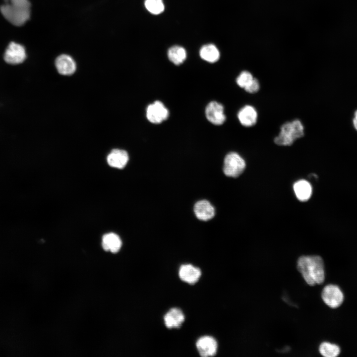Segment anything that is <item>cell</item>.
Wrapping results in <instances>:
<instances>
[{"mask_svg":"<svg viewBox=\"0 0 357 357\" xmlns=\"http://www.w3.org/2000/svg\"><path fill=\"white\" fill-rule=\"evenodd\" d=\"M257 112L256 109L250 105L242 107L238 113V118L241 124L245 127L254 125L257 122Z\"/></svg>","mask_w":357,"mask_h":357,"instance_id":"cell-13","label":"cell"},{"mask_svg":"<svg viewBox=\"0 0 357 357\" xmlns=\"http://www.w3.org/2000/svg\"><path fill=\"white\" fill-rule=\"evenodd\" d=\"M253 78L254 77L250 72L247 71H243L236 78V82L239 87L245 88L251 82Z\"/></svg>","mask_w":357,"mask_h":357,"instance_id":"cell-22","label":"cell"},{"mask_svg":"<svg viewBox=\"0 0 357 357\" xmlns=\"http://www.w3.org/2000/svg\"><path fill=\"white\" fill-rule=\"evenodd\" d=\"M55 65L59 73L63 75L72 74L76 68L73 59L65 54L60 55L57 58Z\"/></svg>","mask_w":357,"mask_h":357,"instance_id":"cell-11","label":"cell"},{"mask_svg":"<svg viewBox=\"0 0 357 357\" xmlns=\"http://www.w3.org/2000/svg\"><path fill=\"white\" fill-rule=\"evenodd\" d=\"M128 159L127 152L121 149H115L109 154L107 160L111 167L121 169L126 165Z\"/></svg>","mask_w":357,"mask_h":357,"instance_id":"cell-14","label":"cell"},{"mask_svg":"<svg viewBox=\"0 0 357 357\" xmlns=\"http://www.w3.org/2000/svg\"><path fill=\"white\" fill-rule=\"evenodd\" d=\"M26 57L24 47L19 44L11 42L4 55V60L8 63L16 64L22 62Z\"/></svg>","mask_w":357,"mask_h":357,"instance_id":"cell-8","label":"cell"},{"mask_svg":"<svg viewBox=\"0 0 357 357\" xmlns=\"http://www.w3.org/2000/svg\"><path fill=\"white\" fill-rule=\"evenodd\" d=\"M0 10L4 17L12 24L20 26L30 16L31 5L28 0H4Z\"/></svg>","mask_w":357,"mask_h":357,"instance_id":"cell-2","label":"cell"},{"mask_svg":"<svg viewBox=\"0 0 357 357\" xmlns=\"http://www.w3.org/2000/svg\"><path fill=\"white\" fill-rule=\"evenodd\" d=\"M259 88L260 86L258 80L254 78L251 82L244 89L248 93H255L258 92Z\"/></svg>","mask_w":357,"mask_h":357,"instance_id":"cell-23","label":"cell"},{"mask_svg":"<svg viewBox=\"0 0 357 357\" xmlns=\"http://www.w3.org/2000/svg\"><path fill=\"white\" fill-rule=\"evenodd\" d=\"M297 268L306 283L310 286L321 284L324 281V262L319 256L300 257L298 260Z\"/></svg>","mask_w":357,"mask_h":357,"instance_id":"cell-1","label":"cell"},{"mask_svg":"<svg viewBox=\"0 0 357 357\" xmlns=\"http://www.w3.org/2000/svg\"><path fill=\"white\" fill-rule=\"evenodd\" d=\"M303 135V125L299 120L295 119L286 122L281 126L280 132L275 138L274 142L278 145L290 146Z\"/></svg>","mask_w":357,"mask_h":357,"instance_id":"cell-3","label":"cell"},{"mask_svg":"<svg viewBox=\"0 0 357 357\" xmlns=\"http://www.w3.org/2000/svg\"><path fill=\"white\" fill-rule=\"evenodd\" d=\"M196 347L200 356L208 357L214 356L217 352L218 343L213 337L204 336L199 338L196 343Z\"/></svg>","mask_w":357,"mask_h":357,"instance_id":"cell-9","label":"cell"},{"mask_svg":"<svg viewBox=\"0 0 357 357\" xmlns=\"http://www.w3.org/2000/svg\"><path fill=\"white\" fill-rule=\"evenodd\" d=\"M324 302L332 308L339 307L344 301V295L339 287L334 285H328L321 293Z\"/></svg>","mask_w":357,"mask_h":357,"instance_id":"cell-5","label":"cell"},{"mask_svg":"<svg viewBox=\"0 0 357 357\" xmlns=\"http://www.w3.org/2000/svg\"><path fill=\"white\" fill-rule=\"evenodd\" d=\"M199 54L202 59L211 63L216 62L220 58L218 49L213 44L203 46L200 50Z\"/></svg>","mask_w":357,"mask_h":357,"instance_id":"cell-18","label":"cell"},{"mask_svg":"<svg viewBox=\"0 0 357 357\" xmlns=\"http://www.w3.org/2000/svg\"><path fill=\"white\" fill-rule=\"evenodd\" d=\"M147 119L153 123H160L166 120L169 112L164 104L160 101H156L149 105L146 111Z\"/></svg>","mask_w":357,"mask_h":357,"instance_id":"cell-6","label":"cell"},{"mask_svg":"<svg viewBox=\"0 0 357 357\" xmlns=\"http://www.w3.org/2000/svg\"><path fill=\"white\" fill-rule=\"evenodd\" d=\"M194 211L196 217L202 221H208L215 215L213 206L206 200L197 202L194 205Z\"/></svg>","mask_w":357,"mask_h":357,"instance_id":"cell-15","label":"cell"},{"mask_svg":"<svg viewBox=\"0 0 357 357\" xmlns=\"http://www.w3.org/2000/svg\"><path fill=\"white\" fill-rule=\"evenodd\" d=\"M178 276L183 282L193 285L198 281L201 271L199 268L191 264H183L179 269Z\"/></svg>","mask_w":357,"mask_h":357,"instance_id":"cell-10","label":"cell"},{"mask_svg":"<svg viewBox=\"0 0 357 357\" xmlns=\"http://www.w3.org/2000/svg\"><path fill=\"white\" fill-rule=\"evenodd\" d=\"M144 5L147 10L153 14H159L165 8L162 0H145Z\"/></svg>","mask_w":357,"mask_h":357,"instance_id":"cell-21","label":"cell"},{"mask_svg":"<svg viewBox=\"0 0 357 357\" xmlns=\"http://www.w3.org/2000/svg\"><path fill=\"white\" fill-rule=\"evenodd\" d=\"M168 57L169 60L173 63L179 65L185 60L186 52L182 47L174 46L168 50Z\"/></svg>","mask_w":357,"mask_h":357,"instance_id":"cell-19","label":"cell"},{"mask_svg":"<svg viewBox=\"0 0 357 357\" xmlns=\"http://www.w3.org/2000/svg\"><path fill=\"white\" fill-rule=\"evenodd\" d=\"M353 121L354 126L357 131V110H356L354 113Z\"/></svg>","mask_w":357,"mask_h":357,"instance_id":"cell-24","label":"cell"},{"mask_svg":"<svg viewBox=\"0 0 357 357\" xmlns=\"http://www.w3.org/2000/svg\"><path fill=\"white\" fill-rule=\"evenodd\" d=\"M205 116L207 119L212 124L219 125L226 120L223 106L216 102H210L205 109Z\"/></svg>","mask_w":357,"mask_h":357,"instance_id":"cell-7","label":"cell"},{"mask_svg":"<svg viewBox=\"0 0 357 357\" xmlns=\"http://www.w3.org/2000/svg\"><path fill=\"white\" fill-rule=\"evenodd\" d=\"M293 188L297 198L300 201L308 200L312 194V186L310 183L305 179L296 181Z\"/></svg>","mask_w":357,"mask_h":357,"instance_id":"cell-17","label":"cell"},{"mask_svg":"<svg viewBox=\"0 0 357 357\" xmlns=\"http://www.w3.org/2000/svg\"><path fill=\"white\" fill-rule=\"evenodd\" d=\"M184 319V315L182 310L176 307L170 309L164 316L165 325L169 329L179 328Z\"/></svg>","mask_w":357,"mask_h":357,"instance_id":"cell-12","label":"cell"},{"mask_svg":"<svg viewBox=\"0 0 357 357\" xmlns=\"http://www.w3.org/2000/svg\"><path fill=\"white\" fill-rule=\"evenodd\" d=\"M320 354L325 357H336L340 353V348L335 344L328 342L322 343L319 347Z\"/></svg>","mask_w":357,"mask_h":357,"instance_id":"cell-20","label":"cell"},{"mask_svg":"<svg viewBox=\"0 0 357 357\" xmlns=\"http://www.w3.org/2000/svg\"><path fill=\"white\" fill-rule=\"evenodd\" d=\"M122 242L119 237L113 233H110L103 236L102 246L103 249L112 253H117L120 249Z\"/></svg>","mask_w":357,"mask_h":357,"instance_id":"cell-16","label":"cell"},{"mask_svg":"<svg viewBox=\"0 0 357 357\" xmlns=\"http://www.w3.org/2000/svg\"><path fill=\"white\" fill-rule=\"evenodd\" d=\"M245 166L244 159L238 153L232 152L225 157L223 172L228 177L236 178L243 172Z\"/></svg>","mask_w":357,"mask_h":357,"instance_id":"cell-4","label":"cell"}]
</instances>
